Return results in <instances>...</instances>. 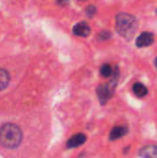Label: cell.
Returning <instances> with one entry per match:
<instances>
[{
  "mask_svg": "<svg viewBox=\"0 0 157 158\" xmlns=\"http://www.w3.org/2000/svg\"><path fill=\"white\" fill-rule=\"evenodd\" d=\"M140 156L143 158H157V145H147L139 152Z\"/></svg>",
  "mask_w": 157,
  "mask_h": 158,
  "instance_id": "cell-8",
  "label": "cell"
},
{
  "mask_svg": "<svg viewBox=\"0 0 157 158\" xmlns=\"http://www.w3.org/2000/svg\"><path fill=\"white\" fill-rule=\"evenodd\" d=\"M113 69L112 67L109 65V64H104L102 67H101V69H100V73L103 77L105 78H109L112 76L113 74Z\"/></svg>",
  "mask_w": 157,
  "mask_h": 158,
  "instance_id": "cell-11",
  "label": "cell"
},
{
  "mask_svg": "<svg viewBox=\"0 0 157 158\" xmlns=\"http://www.w3.org/2000/svg\"><path fill=\"white\" fill-rule=\"evenodd\" d=\"M87 140V137L83 133H78L73 135L68 142H67V147L68 148H76L81 145H82Z\"/></svg>",
  "mask_w": 157,
  "mask_h": 158,
  "instance_id": "cell-5",
  "label": "cell"
},
{
  "mask_svg": "<svg viewBox=\"0 0 157 158\" xmlns=\"http://www.w3.org/2000/svg\"><path fill=\"white\" fill-rule=\"evenodd\" d=\"M20 128L14 123H5L0 127V144L6 149H16L22 142Z\"/></svg>",
  "mask_w": 157,
  "mask_h": 158,
  "instance_id": "cell-1",
  "label": "cell"
},
{
  "mask_svg": "<svg viewBox=\"0 0 157 158\" xmlns=\"http://www.w3.org/2000/svg\"><path fill=\"white\" fill-rule=\"evenodd\" d=\"M156 13H157V9H156Z\"/></svg>",
  "mask_w": 157,
  "mask_h": 158,
  "instance_id": "cell-16",
  "label": "cell"
},
{
  "mask_svg": "<svg viewBox=\"0 0 157 158\" xmlns=\"http://www.w3.org/2000/svg\"><path fill=\"white\" fill-rule=\"evenodd\" d=\"M57 2H58V4H60V5H66V4H68V0H56Z\"/></svg>",
  "mask_w": 157,
  "mask_h": 158,
  "instance_id": "cell-14",
  "label": "cell"
},
{
  "mask_svg": "<svg viewBox=\"0 0 157 158\" xmlns=\"http://www.w3.org/2000/svg\"><path fill=\"white\" fill-rule=\"evenodd\" d=\"M118 78H119V69L118 67H116V69L112 74V80L106 84H102V85L98 86L96 93H97L98 98L102 105H105L113 95V94L116 90L117 84H118Z\"/></svg>",
  "mask_w": 157,
  "mask_h": 158,
  "instance_id": "cell-3",
  "label": "cell"
},
{
  "mask_svg": "<svg viewBox=\"0 0 157 158\" xmlns=\"http://www.w3.org/2000/svg\"><path fill=\"white\" fill-rule=\"evenodd\" d=\"M155 67H156V69H157V57H156V59H155Z\"/></svg>",
  "mask_w": 157,
  "mask_h": 158,
  "instance_id": "cell-15",
  "label": "cell"
},
{
  "mask_svg": "<svg viewBox=\"0 0 157 158\" xmlns=\"http://www.w3.org/2000/svg\"><path fill=\"white\" fill-rule=\"evenodd\" d=\"M128 132H129V130H128L127 127H124V126H116L110 131L109 139H110V141L118 140V139L124 137L125 135H127Z\"/></svg>",
  "mask_w": 157,
  "mask_h": 158,
  "instance_id": "cell-7",
  "label": "cell"
},
{
  "mask_svg": "<svg viewBox=\"0 0 157 158\" xmlns=\"http://www.w3.org/2000/svg\"><path fill=\"white\" fill-rule=\"evenodd\" d=\"M138 29L136 17L128 13H119L116 17V30L120 36L130 40Z\"/></svg>",
  "mask_w": 157,
  "mask_h": 158,
  "instance_id": "cell-2",
  "label": "cell"
},
{
  "mask_svg": "<svg viewBox=\"0 0 157 158\" xmlns=\"http://www.w3.org/2000/svg\"><path fill=\"white\" fill-rule=\"evenodd\" d=\"M91 32V27L84 21L77 23L73 27V33L77 36L81 37H86Z\"/></svg>",
  "mask_w": 157,
  "mask_h": 158,
  "instance_id": "cell-6",
  "label": "cell"
},
{
  "mask_svg": "<svg viewBox=\"0 0 157 158\" xmlns=\"http://www.w3.org/2000/svg\"><path fill=\"white\" fill-rule=\"evenodd\" d=\"M132 90H133L134 94H135L136 96H138L139 98H143V97L146 96L147 94H148V89H147V87H146L144 84L141 83V82H136V83L133 85Z\"/></svg>",
  "mask_w": 157,
  "mask_h": 158,
  "instance_id": "cell-9",
  "label": "cell"
},
{
  "mask_svg": "<svg viewBox=\"0 0 157 158\" xmlns=\"http://www.w3.org/2000/svg\"><path fill=\"white\" fill-rule=\"evenodd\" d=\"M96 11L97 9L94 6H89L86 9V13L89 17H93L96 14Z\"/></svg>",
  "mask_w": 157,
  "mask_h": 158,
  "instance_id": "cell-12",
  "label": "cell"
},
{
  "mask_svg": "<svg viewBox=\"0 0 157 158\" xmlns=\"http://www.w3.org/2000/svg\"><path fill=\"white\" fill-rule=\"evenodd\" d=\"M10 81V75L9 73L4 69H0V92L5 90Z\"/></svg>",
  "mask_w": 157,
  "mask_h": 158,
  "instance_id": "cell-10",
  "label": "cell"
},
{
  "mask_svg": "<svg viewBox=\"0 0 157 158\" xmlns=\"http://www.w3.org/2000/svg\"><path fill=\"white\" fill-rule=\"evenodd\" d=\"M154 41H155L154 34L152 32H149V31H144L137 37L136 46L140 47V48L150 46L154 43Z\"/></svg>",
  "mask_w": 157,
  "mask_h": 158,
  "instance_id": "cell-4",
  "label": "cell"
},
{
  "mask_svg": "<svg viewBox=\"0 0 157 158\" xmlns=\"http://www.w3.org/2000/svg\"><path fill=\"white\" fill-rule=\"evenodd\" d=\"M111 37V33L109 31H104L102 32H100V34L98 35V38L102 41L104 40H107Z\"/></svg>",
  "mask_w": 157,
  "mask_h": 158,
  "instance_id": "cell-13",
  "label": "cell"
}]
</instances>
